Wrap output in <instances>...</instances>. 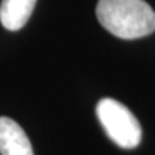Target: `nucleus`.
<instances>
[{"mask_svg": "<svg viewBox=\"0 0 155 155\" xmlns=\"http://www.w3.org/2000/svg\"><path fill=\"white\" fill-rule=\"evenodd\" d=\"M96 116L106 135L124 150L137 148L142 138V129L138 119L121 102L104 98L96 105Z\"/></svg>", "mask_w": 155, "mask_h": 155, "instance_id": "obj_2", "label": "nucleus"}, {"mask_svg": "<svg viewBox=\"0 0 155 155\" xmlns=\"http://www.w3.org/2000/svg\"><path fill=\"white\" fill-rule=\"evenodd\" d=\"M36 0H2L0 3V23L12 32L22 29L28 23L35 9Z\"/></svg>", "mask_w": 155, "mask_h": 155, "instance_id": "obj_4", "label": "nucleus"}, {"mask_svg": "<svg viewBox=\"0 0 155 155\" xmlns=\"http://www.w3.org/2000/svg\"><path fill=\"white\" fill-rule=\"evenodd\" d=\"M0 155H35L23 128L7 116H0Z\"/></svg>", "mask_w": 155, "mask_h": 155, "instance_id": "obj_3", "label": "nucleus"}, {"mask_svg": "<svg viewBox=\"0 0 155 155\" xmlns=\"http://www.w3.org/2000/svg\"><path fill=\"white\" fill-rule=\"evenodd\" d=\"M96 17L119 39H139L155 32V12L144 0H99Z\"/></svg>", "mask_w": 155, "mask_h": 155, "instance_id": "obj_1", "label": "nucleus"}]
</instances>
